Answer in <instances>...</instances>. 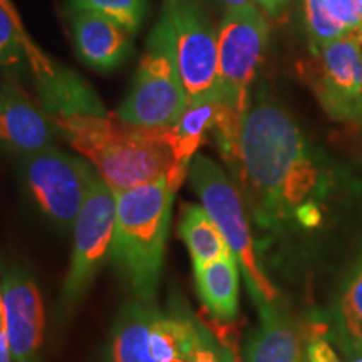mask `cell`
<instances>
[{
	"instance_id": "obj_1",
	"label": "cell",
	"mask_w": 362,
	"mask_h": 362,
	"mask_svg": "<svg viewBox=\"0 0 362 362\" xmlns=\"http://www.w3.org/2000/svg\"><path fill=\"white\" fill-rule=\"evenodd\" d=\"M230 168L260 232L279 237L322 221L324 202L332 189L327 163L293 117L264 94L243 117Z\"/></svg>"
},
{
	"instance_id": "obj_2",
	"label": "cell",
	"mask_w": 362,
	"mask_h": 362,
	"mask_svg": "<svg viewBox=\"0 0 362 362\" xmlns=\"http://www.w3.org/2000/svg\"><path fill=\"white\" fill-rule=\"evenodd\" d=\"M57 133L88 160L115 193L166 180L176 193L185 175L158 128H138L111 116L103 103L51 115Z\"/></svg>"
},
{
	"instance_id": "obj_3",
	"label": "cell",
	"mask_w": 362,
	"mask_h": 362,
	"mask_svg": "<svg viewBox=\"0 0 362 362\" xmlns=\"http://www.w3.org/2000/svg\"><path fill=\"white\" fill-rule=\"evenodd\" d=\"M116 194L112 264L138 300L151 304L160 285L175 192L168 181L124 189Z\"/></svg>"
},
{
	"instance_id": "obj_4",
	"label": "cell",
	"mask_w": 362,
	"mask_h": 362,
	"mask_svg": "<svg viewBox=\"0 0 362 362\" xmlns=\"http://www.w3.org/2000/svg\"><path fill=\"white\" fill-rule=\"evenodd\" d=\"M189 183L202 200V206L223 235L226 245L238 260L257 310L275 305L277 291L267 279L257 259L250 225L242 194L223 170L210 158L197 155L188 170Z\"/></svg>"
},
{
	"instance_id": "obj_5",
	"label": "cell",
	"mask_w": 362,
	"mask_h": 362,
	"mask_svg": "<svg viewBox=\"0 0 362 362\" xmlns=\"http://www.w3.org/2000/svg\"><path fill=\"white\" fill-rule=\"evenodd\" d=\"M188 106L187 90L176 62L168 21L160 17L149 34L146 52L139 62L128 96L117 117L138 128H166L175 124Z\"/></svg>"
},
{
	"instance_id": "obj_6",
	"label": "cell",
	"mask_w": 362,
	"mask_h": 362,
	"mask_svg": "<svg viewBox=\"0 0 362 362\" xmlns=\"http://www.w3.org/2000/svg\"><path fill=\"white\" fill-rule=\"evenodd\" d=\"M22 183L39 210L61 230L76 223L98 171L56 146L19 158Z\"/></svg>"
},
{
	"instance_id": "obj_7",
	"label": "cell",
	"mask_w": 362,
	"mask_h": 362,
	"mask_svg": "<svg viewBox=\"0 0 362 362\" xmlns=\"http://www.w3.org/2000/svg\"><path fill=\"white\" fill-rule=\"evenodd\" d=\"M218 106L245 117L250 88L264 59L269 25L257 6L230 8L218 27Z\"/></svg>"
},
{
	"instance_id": "obj_8",
	"label": "cell",
	"mask_w": 362,
	"mask_h": 362,
	"mask_svg": "<svg viewBox=\"0 0 362 362\" xmlns=\"http://www.w3.org/2000/svg\"><path fill=\"white\" fill-rule=\"evenodd\" d=\"M116 225V194L96 176L74 223V248L61 292L59 314L83 300L104 262L111 257Z\"/></svg>"
},
{
	"instance_id": "obj_9",
	"label": "cell",
	"mask_w": 362,
	"mask_h": 362,
	"mask_svg": "<svg viewBox=\"0 0 362 362\" xmlns=\"http://www.w3.org/2000/svg\"><path fill=\"white\" fill-rule=\"evenodd\" d=\"M188 104L218 101V34L200 0H163Z\"/></svg>"
},
{
	"instance_id": "obj_10",
	"label": "cell",
	"mask_w": 362,
	"mask_h": 362,
	"mask_svg": "<svg viewBox=\"0 0 362 362\" xmlns=\"http://www.w3.org/2000/svg\"><path fill=\"white\" fill-rule=\"evenodd\" d=\"M4 330L13 362H40L44 342L42 297L24 267L0 260Z\"/></svg>"
},
{
	"instance_id": "obj_11",
	"label": "cell",
	"mask_w": 362,
	"mask_h": 362,
	"mask_svg": "<svg viewBox=\"0 0 362 362\" xmlns=\"http://www.w3.org/2000/svg\"><path fill=\"white\" fill-rule=\"evenodd\" d=\"M317 96L336 121H362V44L344 37L319 52Z\"/></svg>"
},
{
	"instance_id": "obj_12",
	"label": "cell",
	"mask_w": 362,
	"mask_h": 362,
	"mask_svg": "<svg viewBox=\"0 0 362 362\" xmlns=\"http://www.w3.org/2000/svg\"><path fill=\"white\" fill-rule=\"evenodd\" d=\"M56 126L16 81L0 84V149L24 158L54 146Z\"/></svg>"
},
{
	"instance_id": "obj_13",
	"label": "cell",
	"mask_w": 362,
	"mask_h": 362,
	"mask_svg": "<svg viewBox=\"0 0 362 362\" xmlns=\"http://www.w3.org/2000/svg\"><path fill=\"white\" fill-rule=\"evenodd\" d=\"M72 35L79 57L89 67L101 72L115 69L133 51L128 30L96 12H76Z\"/></svg>"
},
{
	"instance_id": "obj_14",
	"label": "cell",
	"mask_w": 362,
	"mask_h": 362,
	"mask_svg": "<svg viewBox=\"0 0 362 362\" xmlns=\"http://www.w3.org/2000/svg\"><path fill=\"white\" fill-rule=\"evenodd\" d=\"M302 4L314 54L344 37H352L362 44V24L356 0H302Z\"/></svg>"
},
{
	"instance_id": "obj_15",
	"label": "cell",
	"mask_w": 362,
	"mask_h": 362,
	"mask_svg": "<svg viewBox=\"0 0 362 362\" xmlns=\"http://www.w3.org/2000/svg\"><path fill=\"white\" fill-rule=\"evenodd\" d=\"M260 314V325L247 346V362H305L297 329L277 305Z\"/></svg>"
},
{
	"instance_id": "obj_16",
	"label": "cell",
	"mask_w": 362,
	"mask_h": 362,
	"mask_svg": "<svg viewBox=\"0 0 362 362\" xmlns=\"http://www.w3.org/2000/svg\"><path fill=\"white\" fill-rule=\"evenodd\" d=\"M216 106H218L216 99L192 103L175 124L158 128L163 141L168 144L173 153L176 166L183 175L188 173L198 148L205 143L208 131H214Z\"/></svg>"
},
{
	"instance_id": "obj_17",
	"label": "cell",
	"mask_w": 362,
	"mask_h": 362,
	"mask_svg": "<svg viewBox=\"0 0 362 362\" xmlns=\"http://www.w3.org/2000/svg\"><path fill=\"white\" fill-rule=\"evenodd\" d=\"M156 307L131 300L117 314L112 329V362H158L149 346V329Z\"/></svg>"
},
{
	"instance_id": "obj_18",
	"label": "cell",
	"mask_w": 362,
	"mask_h": 362,
	"mask_svg": "<svg viewBox=\"0 0 362 362\" xmlns=\"http://www.w3.org/2000/svg\"><path fill=\"white\" fill-rule=\"evenodd\" d=\"M238 267L235 255L193 267L202 302L218 319L232 320L238 314Z\"/></svg>"
},
{
	"instance_id": "obj_19",
	"label": "cell",
	"mask_w": 362,
	"mask_h": 362,
	"mask_svg": "<svg viewBox=\"0 0 362 362\" xmlns=\"http://www.w3.org/2000/svg\"><path fill=\"white\" fill-rule=\"evenodd\" d=\"M202 325L189 317L187 309L173 314L155 312L149 329V346L158 362H189V356L200 337Z\"/></svg>"
},
{
	"instance_id": "obj_20",
	"label": "cell",
	"mask_w": 362,
	"mask_h": 362,
	"mask_svg": "<svg viewBox=\"0 0 362 362\" xmlns=\"http://www.w3.org/2000/svg\"><path fill=\"white\" fill-rule=\"evenodd\" d=\"M180 237L187 243L193 267L233 255L230 247L226 245L223 235L220 233L203 206L185 205L181 208Z\"/></svg>"
},
{
	"instance_id": "obj_21",
	"label": "cell",
	"mask_w": 362,
	"mask_h": 362,
	"mask_svg": "<svg viewBox=\"0 0 362 362\" xmlns=\"http://www.w3.org/2000/svg\"><path fill=\"white\" fill-rule=\"evenodd\" d=\"M29 62L35 76L49 74L56 64L47 59L42 51L30 40L22 25L0 6V67H21Z\"/></svg>"
},
{
	"instance_id": "obj_22",
	"label": "cell",
	"mask_w": 362,
	"mask_h": 362,
	"mask_svg": "<svg viewBox=\"0 0 362 362\" xmlns=\"http://www.w3.org/2000/svg\"><path fill=\"white\" fill-rule=\"evenodd\" d=\"M337 339L349 356H362V257L347 279L336 309Z\"/></svg>"
},
{
	"instance_id": "obj_23",
	"label": "cell",
	"mask_w": 362,
	"mask_h": 362,
	"mask_svg": "<svg viewBox=\"0 0 362 362\" xmlns=\"http://www.w3.org/2000/svg\"><path fill=\"white\" fill-rule=\"evenodd\" d=\"M74 12H96L124 27L129 34H134L141 25L146 0H71Z\"/></svg>"
},
{
	"instance_id": "obj_24",
	"label": "cell",
	"mask_w": 362,
	"mask_h": 362,
	"mask_svg": "<svg viewBox=\"0 0 362 362\" xmlns=\"http://www.w3.org/2000/svg\"><path fill=\"white\" fill-rule=\"evenodd\" d=\"M189 362H226L225 347L220 349L211 339L210 332L202 327L197 346H194L192 356H189Z\"/></svg>"
},
{
	"instance_id": "obj_25",
	"label": "cell",
	"mask_w": 362,
	"mask_h": 362,
	"mask_svg": "<svg viewBox=\"0 0 362 362\" xmlns=\"http://www.w3.org/2000/svg\"><path fill=\"white\" fill-rule=\"evenodd\" d=\"M307 359H309V362H342L324 339H315L309 344Z\"/></svg>"
},
{
	"instance_id": "obj_26",
	"label": "cell",
	"mask_w": 362,
	"mask_h": 362,
	"mask_svg": "<svg viewBox=\"0 0 362 362\" xmlns=\"http://www.w3.org/2000/svg\"><path fill=\"white\" fill-rule=\"evenodd\" d=\"M255 2L272 19H280L287 13L292 0H255Z\"/></svg>"
},
{
	"instance_id": "obj_27",
	"label": "cell",
	"mask_w": 362,
	"mask_h": 362,
	"mask_svg": "<svg viewBox=\"0 0 362 362\" xmlns=\"http://www.w3.org/2000/svg\"><path fill=\"white\" fill-rule=\"evenodd\" d=\"M0 362H13L6 330H2V332H0Z\"/></svg>"
},
{
	"instance_id": "obj_28",
	"label": "cell",
	"mask_w": 362,
	"mask_h": 362,
	"mask_svg": "<svg viewBox=\"0 0 362 362\" xmlns=\"http://www.w3.org/2000/svg\"><path fill=\"white\" fill-rule=\"evenodd\" d=\"M218 2L223 4L226 11H230V8H243V7L255 6L253 0H218Z\"/></svg>"
},
{
	"instance_id": "obj_29",
	"label": "cell",
	"mask_w": 362,
	"mask_h": 362,
	"mask_svg": "<svg viewBox=\"0 0 362 362\" xmlns=\"http://www.w3.org/2000/svg\"><path fill=\"white\" fill-rule=\"evenodd\" d=\"M0 6H2L4 8H6V11H7L8 13H11V16H12V19L16 21L17 24L24 27V24H22V19H21L19 12H17V8H16V6H13V2H12V0H0Z\"/></svg>"
},
{
	"instance_id": "obj_30",
	"label": "cell",
	"mask_w": 362,
	"mask_h": 362,
	"mask_svg": "<svg viewBox=\"0 0 362 362\" xmlns=\"http://www.w3.org/2000/svg\"><path fill=\"white\" fill-rule=\"evenodd\" d=\"M225 359L226 362H235V356L232 354V351H230L228 347H225Z\"/></svg>"
},
{
	"instance_id": "obj_31",
	"label": "cell",
	"mask_w": 362,
	"mask_h": 362,
	"mask_svg": "<svg viewBox=\"0 0 362 362\" xmlns=\"http://www.w3.org/2000/svg\"><path fill=\"white\" fill-rule=\"evenodd\" d=\"M356 4H357V12H359L361 24H362V0H356Z\"/></svg>"
},
{
	"instance_id": "obj_32",
	"label": "cell",
	"mask_w": 362,
	"mask_h": 362,
	"mask_svg": "<svg viewBox=\"0 0 362 362\" xmlns=\"http://www.w3.org/2000/svg\"><path fill=\"white\" fill-rule=\"evenodd\" d=\"M4 330V310H2V305H0V332Z\"/></svg>"
},
{
	"instance_id": "obj_33",
	"label": "cell",
	"mask_w": 362,
	"mask_h": 362,
	"mask_svg": "<svg viewBox=\"0 0 362 362\" xmlns=\"http://www.w3.org/2000/svg\"><path fill=\"white\" fill-rule=\"evenodd\" d=\"M352 362H362V356H359V357H356V359H354V361H352Z\"/></svg>"
},
{
	"instance_id": "obj_34",
	"label": "cell",
	"mask_w": 362,
	"mask_h": 362,
	"mask_svg": "<svg viewBox=\"0 0 362 362\" xmlns=\"http://www.w3.org/2000/svg\"><path fill=\"white\" fill-rule=\"evenodd\" d=\"M0 305H2V288H0Z\"/></svg>"
}]
</instances>
